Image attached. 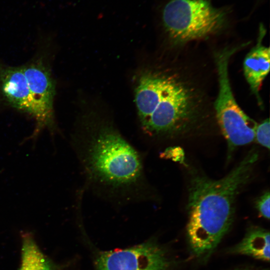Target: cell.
Here are the masks:
<instances>
[{"instance_id": "cell-1", "label": "cell", "mask_w": 270, "mask_h": 270, "mask_svg": "<svg viewBox=\"0 0 270 270\" xmlns=\"http://www.w3.org/2000/svg\"><path fill=\"white\" fill-rule=\"evenodd\" d=\"M70 142L84 180V190L114 206L154 200L143 154L110 122L87 121Z\"/></svg>"}, {"instance_id": "cell-15", "label": "cell", "mask_w": 270, "mask_h": 270, "mask_svg": "<svg viewBox=\"0 0 270 270\" xmlns=\"http://www.w3.org/2000/svg\"></svg>"}, {"instance_id": "cell-10", "label": "cell", "mask_w": 270, "mask_h": 270, "mask_svg": "<svg viewBox=\"0 0 270 270\" xmlns=\"http://www.w3.org/2000/svg\"><path fill=\"white\" fill-rule=\"evenodd\" d=\"M270 232L260 227L248 230L242 240L232 250L233 252L250 256L264 261L270 260Z\"/></svg>"}, {"instance_id": "cell-6", "label": "cell", "mask_w": 270, "mask_h": 270, "mask_svg": "<svg viewBox=\"0 0 270 270\" xmlns=\"http://www.w3.org/2000/svg\"><path fill=\"white\" fill-rule=\"evenodd\" d=\"M96 270H170L166 250L154 240L124 249L104 251L96 257Z\"/></svg>"}, {"instance_id": "cell-3", "label": "cell", "mask_w": 270, "mask_h": 270, "mask_svg": "<svg viewBox=\"0 0 270 270\" xmlns=\"http://www.w3.org/2000/svg\"><path fill=\"white\" fill-rule=\"evenodd\" d=\"M134 98L140 128L147 143L184 134L194 122L192 94L172 76L150 71L142 73L136 83Z\"/></svg>"}, {"instance_id": "cell-9", "label": "cell", "mask_w": 270, "mask_h": 270, "mask_svg": "<svg viewBox=\"0 0 270 270\" xmlns=\"http://www.w3.org/2000/svg\"><path fill=\"white\" fill-rule=\"evenodd\" d=\"M266 34L262 25L259 28L256 45L246 54L243 63L244 75L250 89L262 104L259 91L262 82L268 74L270 62V50L262 44Z\"/></svg>"}, {"instance_id": "cell-4", "label": "cell", "mask_w": 270, "mask_h": 270, "mask_svg": "<svg viewBox=\"0 0 270 270\" xmlns=\"http://www.w3.org/2000/svg\"><path fill=\"white\" fill-rule=\"evenodd\" d=\"M228 12L208 0H170L164 6L166 32L177 42H188L214 34L227 23Z\"/></svg>"}, {"instance_id": "cell-14", "label": "cell", "mask_w": 270, "mask_h": 270, "mask_svg": "<svg viewBox=\"0 0 270 270\" xmlns=\"http://www.w3.org/2000/svg\"><path fill=\"white\" fill-rule=\"evenodd\" d=\"M162 158L172 159L175 162L180 163L184 162V153L182 150L179 147H169L166 148L160 154Z\"/></svg>"}, {"instance_id": "cell-12", "label": "cell", "mask_w": 270, "mask_h": 270, "mask_svg": "<svg viewBox=\"0 0 270 270\" xmlns=\"http://www.w3.org/2000/svg\"><path fill=\"white\" fill-rule=\"evenodd\" d=\"M270 126L269 119L258 124L255 130V139L262 146L270 149Z\"/></svg>"}, {"instance_id": "cell-7", "label": "cell", "mask_w": 270, "mask_h": 270, "mask_svg": "<svg viewBox=\"0 0 270 270\" xmlns=\"http://www.w3.org/2000/svg\"><path fill=\"white\" fill-rule=\"evenodd\" d=\"M30 90L31 114L36 122L30 138L34 140L44 128L52 134L56 130L54 120V100L55 86L50 70L40 61L22 66Z\"/></svg>"}, {"instance_id": "cell-5", "label": "cell", "mask_w": 270, "mask_h": 270, "mask_svg": "<svg viewBox=\"0 0 270 270\" xmlns=\"http://www.w3.org/2000/svg\"><path fill=\"white\" fill-rule=\"evenodd\" d=\"M239 47L226 48L216 54L219 90L214 102L216 118L228 144V157L238 146L251 143L255 139L258 124L247 116L237 104L230 86L228 65L230 56Z\"/></svg>"}, {"instance_id": "cell-13", "label": "cell", "mask_w": 270, "mask_h": 270, "mask_svg": "<svg viewBox=\"0 0 270 270\" xmlns=\"http://www.w3.org/2000/svg\"><path fill=\"white\" fill-rule=\"evenodd\" d=\"M270 192L266 191L258 198L256 202V207L260 214L266 219L270 218Z\"/></svg>"}, {"instance_id": "cell-8", "label": "cell", "mask_w": 270, "mask_h": 270, "mask_svg": "<svg viewBox=\"0 0 270 270\" xmlns=\"http://www.w3.org/2000/svg\"><path fill=\"white\" fill-rule=\"evenodd\" d=\"M0 89L10 106L30 115V90L22 66L0 65Z\"/></svg>"}, {"instance_id": "cell-11", "label": "cell", "mask_w": 270, "mask_h": 270, "mask_svg": "<svg viewBox=\"0 0 270 270\" xmlns=\"http://www.w3.org/2000/svg\"><path fill=\"white\" fill-rule=\"evenodd\" d=\"M22 238V263L20 270L58 269L57 266L40 251L30 234H24Z\"/></svg>"}, {"instance_id": "cell-2", "label": "cell", "mask_w": 270, "mask_h": 270, "mask_svg": "<svg viewBox=\"0 0 270 270\" xmlns=\"http://www.w3.org/2000/svg\"><path fill=\"white\" fill-rule=\"evenodd\" d=\"M258 156V150L252 148L227 175L217 180L197 170L192 172L186 232L190 249L196 256L210 254L230 228L236 198L250 181Z\"/></svg>"}]
</instances>
